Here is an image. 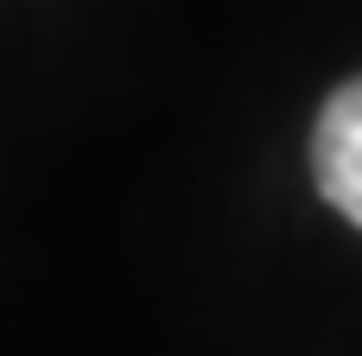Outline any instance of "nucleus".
I'll return each mask as SVG.
<instances>
[{
  "label": "nucleus",
  "instance_id": "f257e3e1",
  "mask_svg": "<svg viewBox=\"0 0 362 356\" xmlns=\"http://www.w3.org/2000/svg\"><path fill=\"white\" fill-rule=\"evenodd\" d=\"M312 172H318V191L362 229V76L325 102L312 134Z\"/></svg>",
  "mask_w": 362,
  "mask_h": 356
}]
</instances>
